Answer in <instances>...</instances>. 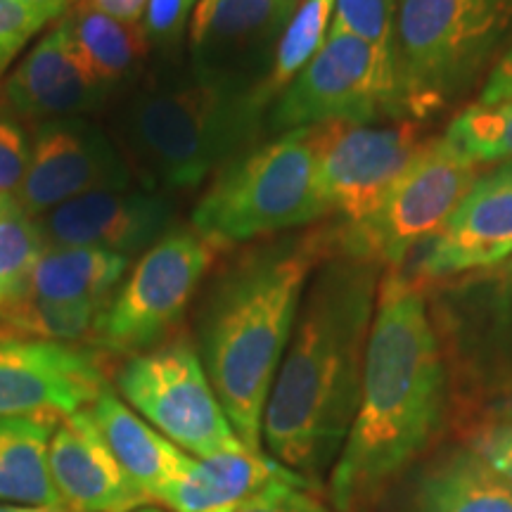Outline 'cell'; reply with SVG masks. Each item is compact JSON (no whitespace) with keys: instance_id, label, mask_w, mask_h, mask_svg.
Segmentation results:
<instances>
[{"instance_id":"37","label":"cell","mask_w":512,"mask_h":512,"mask_svg":"<svg viewBox=\"0 0 512 512\" xmlns=\"http://www.w3.org/2000/svg\"><path fill=\"white\" fill-rule=\"evenodd\" d=\"M0 512H69L67 508H50V505H19L0 503Z\"/></svg>"},{"instance_id":"41","label":"cell","mask_w":512,"mask_h":512,"mask_svg":"<svg viewBox=\"0 0 512 512\" xmlns=\"http://www.w3.org/2000/svg\"><path fill=\"white\" fill-rule=\"evenodd\" d=\"M5 304V299H3V294H0V306H3Z\"/></svg>"},{"instance_id":"3","label":"cell","mask_w":512,"mask_h":512,"mask_svg":"<svg viewBox=\"0 0 512 512\" xmlns=\"http://www.w3.org/2000/svg\"><path fill=\"white\" fill-rule=\"evenodd\" d=\"M337 252L335 226L256 245L233 259L204 297L200 358L242 444L264 451L261 427L311 275Z\"/></svg>"},{"instance_id":"39","label":"cell","mask_w":512,"mask_h":512,"mask_svg":"<svg viewBox=\"0 0 512 512\" xmlns=\"http://www.w3.org/2000/svg\"><path fill=\"white\" fill-rule=\"evenodd\" d=\"M498 268H501V271H505V273H512V256H510L508 261H505L503 266H498Z\"/></svg>"},{"instance_id":"25","label":"cell","mask_w":512,"mask_h":512,"mask_svg":"<svg viewBox=\"0 0 512 512\" xmlns=\"http://www.w3.org/2000/svg\"><path fill=\"white\" fill-rule=\"evenodd\" d=\"M64 22L81 60L110 93L112 88L131 81L150 55L152 46L143 24L121 22L95 10L86 0H79L64 15Z\"/></svg>"},{"instance_id":"32","label":"cell","mask_w":512,"mask_h":512,"mask_svg":"<svg viewBox=\"0 0 512 512\" xmlns=\"http://www.w3.org/2000/svg\"><path fill=\"white\" fill-rule=\"evenodd\" d=\"M197 3L200 0H150L143 17V29L150 46L176 48L188 29Z\"/></svg>"},{"instance_id":"27","label":"cell","mask_w":512,"mask_h":512,"mask_svg":"<svg viewBox=\"0 0 512 512\" xmlns=\"http://www.w3.org/2000/svg\"><path fill=\"white\" fill-rule=\"evenodd\" d=\"M46 245L41 221L31 216L15 195L0 192V294L5 304L24 292L31 268Z\"/></svg>"},{"instance_id":"35","label":"cell","mask_w":512,"mask_h":512,"mask_svg":"<svg viewBox=\"0 0 512 512\" xmlns=\"http://www.w3.org/2000/svg\"><path fill=\"white\" fill-rule=\"evenodd\" d=\"M512 102V46L498 57L494 69L486 76L477 105H503Z\"/></svg>"},{"instance_id":"16","label":"cell","mask_w":512,"mask_h":512,"mask_svg":"<svg viewBox=\"0 0 512 512\" xmlns=\"http://www.w3.org/2000/svg\"><path fill=\"white\" fill-rule=\"evenodd\" d=\"M512 256V159L484 171L446 226L425 242L411 278L439 285L460 275L491 271Z\"/></svg>"},{"instance_id":"40","label":"cell","mask_w":512,"mask_h":512,"mask_svg":"<svg viewBox=\"0 0 512 512\" xmlns=\"http://www.w3.org/2000/svg\"><path fill=\"white\" fill-rule=\"evenodd\" d=\"M136 512H164V510L155 508V505H145V508H140V510H136Z\"/></svg>"},{"instance_id":"1","label":"cell","mask_w":512,"mask_h":512,"mask_svg":"<svg viewBox=\"0 0 512 512\" xmlns=\"http://www.w3.org/2000/svg\"><path fill=\"white\" fill-rule=\"evenodd\" d=\"M382 273L380 264L342 249L313 271L268 394L261 444L316 489L358 411Z\"/></svg>"},{"instance_id":"10","label":"cell","mask_w":512,"mask_h":512,"mask_svg":"<svg viewBox=\"0 0 512 512\" xmlns=\"http://www.w3.org/2000/svg\"><path fill=\"white\" fill-rule=\"evenodd\" d=\"M399 117L403 107L394 62L330 24L323 48L273 100L266 126L280 136L332 121L370 124Z\"/></svg>"},{"instance_id":"31","label":"cell","mask_w":512,"mask_h":512,"mask_svg":"<svg viewBox=\"0 0 512 512\" xmlns=\"http://www.w3.org/2000/svg\"><path fill=\"white\" fill-rule=\"evenodd\" d=\"M235 512H335L320 501L318 489L304 477L280 479Z\"/></svg>"},{"instance_id":"9","label":"cell","mask_w":512,"mask_h":512,"mask_svg":"<svg viewBox=\"0 0 512 512\" xmlns=\"http://www.w3.org/2000/svg\"><path fill=\"white\" fill-rule=\"evenodd\" d=\"M119 396L192 458L245 446L211 387L200 351L185 337L128 356L117 373Z\"/></svg>"},{"instance_id":"7","label":"cell","mask_w":512,"mask_h":512,"mask_svg":"<svg viewBox=\"0 0 512 512\" xmlns=\"http://www.w3.org/2000/svg\"><path fill=\"white\" fill-rule=\"evenodd\" d=\"M482 174L484 164L446 138L427 140L373 216L358 226H335L337 249L375 261L384 271L401 268L415 247L446 226Z\"/></svg>"},{"instance_id":"13","label":"cell","mask_w":512,"mask_h":512,"mask_svg":"<svg viewBox=\"0 0 512 512\" xmlns=\"http://www.w3.org/2000/svg\"><path fill=\"white\" fill-rule=\"evenodd\" d=\"M302 0H200L188 24L190 74L259 91Z\"/></svg>"},{"instance_id":"26","label":"cell","mask_w":512,"mask_h":512,"mask_svg":"<svg viewBox=\"0 0 512 512\" xmlns=\"http://www.w3.org/2000/svg\"><path fill=\"white\" fill-rule=\"evenodd\" d=\"M332 12H335V0H302L299 3L297 12L280 36L271 69L259 88L261 100L266 102L268 110H271L273 100L290 86L294 76L302 72L313 60V55L323 48L325 38L330 34Z\"/></svg>"},{"instance_id":"38","label":"cell","mask_w":512,"mask_h":512,"mask_svg":"<svg viewBox=\"0 0 512 512\" xmlns=\"http://www.w3.org/2000/svg\"><path fill=\"white\" fill-rule=\"evenodd\" d=\"M496 418L512 420V394L505 396V399L496 406Z\"/></svg>"},{"instance_id":"6","label":"cell","mask_w":512,"mask_h":512,"mask_svg":"<svg viewBox=\"0 0 512 512\" xmlns=\"http://www.w3.org/2000/svg\"><path fill=\"white\" fill-rule=\"evenodd\" d=\"M325 216L311 128H297L223 166L192 209V228L223 252Z\"/></svg>"},{"instance_id":"15","label":"cell","mask_w":512,"mask_h":512,"mask_svg":"<svg viewBox=\"0 0 512 512\" xmlns=\"http://www.w3.org/2000/svg\"><path fill=\"white\" fill-rule=\"evenodd\" d=\"M105 387L93 349L0 337V418H64L93 406Z\"/></svg>"},{"instance_id":"14","label":"cell","mask_w":512,"mask_h":512,"mask_svg":"<svg viewBox=\"0 0 512 512\" xmlns=\"http://www.w3.org/2000/svg\"><path fill=\"white\" fill-rule=\"evenodd\" d=\"M133 169L107 131L88 119H60L38 126L17 202L31 216L95 190H124Z\"/></svg>"},{"instance_id":"23","label":"cell","mask_w":512,"mask_h":512,"mask_svg":"<svg viewBox=\"0 0 512 512\" xmlns=\"http://www.w3.org/2000/svg\"><path fill=\"white\" fill-rule=\"evenodd\" d=\"M131 259L102 247L46 245L31 268L27 297L55 304H95L105 309Z\"/></svg>"},{"instance_id":"4","label":"cell","mask_w":512,"mask_h":512,"mask_svg":"<svg viewBox=\"0 0 512 512\" xmlns=\"http://www.w3.org/2000/svg\"><path fill=\"white\" fill-rule=\"evenodd\" d=\"M259 91L219 86L188 74L152 79L128 100L121 136L133 174L169 190H190L252 150L266 131Z\"/></svg>"},{"instance_id":"24","label":"cell","mask_w":512,"mask_h":512,"mask_svg":"<svg viewBox=\"0 0 512 512\" xmlns=\"http://www.w3.org/2000/svg\"><path fill=\"white\" fill-rule=\"evenodd\" d=\"M57 420L55 415L0 418V503L64 508L48 465Z\"/></svg>"},{"instance_id":"28","label":"cell","mask_w":512,"mask_h":512,"mask_svg":"<svg viewBox=\"0 0 512 512\" xmlns=\"http://www.w3.org/2000/svg\"><path fill=\"white\" fill-rule=\"evenodd\" d=\"M444 138L477 164L512 159V102L472 105L451 121Z\"/></svg>"},{"instance_id":"2","label":"cell","mask_w":512,"mask_h":512,"mask_svg":"<svg viewBox=\"0 0 512 512\" xmlns=\"http://www.w3.org/2000/svg\"><path fill=\"white\" fill-rule=\"evenodd\" d=\"M448 401V361L425 287L382 273L358 411L328 475L335 512H366L430 446Z\"/></svg>"},{"instance_id":"29","label":"cell","mask_w":512,"mask_h":512,"mask_svg":"<svg viewBox=\"0 0 512 512\" xmlns=\"http://www.w3.org/2000/svg\"><path fill=\"white\" fill-rule=\"evenodd\" d=\"M332 27L361 38L377 55L394 62L396 0H335Z\"/></svg>"},{"instance_id":"36","label":"cell","mask_w":512,"mask_h":512,"mask_svg":"<svg viewBox=\"0 0 512 512\" xmlns=\"http://www.w3.org/2000/svg\"><path fill=\"white\" fill-rule=\"evenodd\" d=\"M86 3L93 5L95 10L105 12V15L121 19V22L140 24L150 0H86Z\"/></svg>"},{"instance_id":"21","label":"cell","mask_w":512,"mask_h":512,"mask_svg":"<svg viewBox=\"0 0 512 512\" xmlns=\"http://www.w3.org/2000/svg\"><path fill=\"white\" fill-rule=\"evenodd\" d=\"M401 512H512V484L465 444L415 472Z\"/></svg>"},{"instance_id":"22","label":"cell","mask_w":512,"mask_h":512,"mask_svg":"<svg viewBox=\"0 0 512 512\" xmlns=\"http://www.w3.org/2000/svg\"><path fill=\"white\" fill-rule=\"evenodd\" d=\"M88 408L126 475L150 498V503H159L164 491L190 467V453L140 418L110 387L102 389Z\"/></svg>"},{"instance_id":"30","label":"cell","mask_w":512,"mask_h":512,"mask_svg":"<svg viewBox=\"0 0 512 512\" xmlns=\"http://www.w3.org/2000/svg\"><path fill=\"white\" fill-rule=\"evenodd\" d=\"M57 19L60 17L55 12L36 8L24 0H0V81L17 55Z\"/></svg>"},{"instance_id":"8","label":"cell","mask_w":512,"mask_h":512,"mask_svg":"<svg viewBox=\"0 0 512 512\" xmlns=\"http://www.w3.org/2000/svg\"><path fill=\"white\" fill-rule=\"evenodd\" d=\"M216 254L195 228H171L140 256L105 306L91 344L107 354L136 356L169 339Z\"/></svg>"},{"instance_id":"18","label":"cell","mask_w":512,"mask_h":512,"mask_svg":"<svg viewBox=\"0 0 512 512\" xmlns=\"http://www.w3.org/2000/svg\"><path fill=\"white\" fill-rule=\"evenodd\" d=\"M174 223V207L150 188L95 190L41 216L48 245H86L110 252H147Z\"/></svg>"},{"instance_id":"19","label":"cell","mask_w":512,"mask_h":512,"mask_svg":"<svg viewBox=\"0 0 512 512\" xmlns=\"http://www.w3.org/2000/svg\"><path fill=\"white\" fill-rule=\"evenodd\" d=\"M48 465L69 512H136L150 505L102 437L91 408L57 420Z\"/></svg>"},{"instance_id":"12","label":"cell","mask_w":512,"mask_h":512,"mask_svg":"<svg viewBox=\"0 0 512 512\" xmlns=\"http://www.w3.org/2000/svg\"><path fill=\"white\" fill-rule=\"evenodd\" d=\"M434 290L441 344L472 387L512 394V273L501 268L460 275Z\"/></svg>"},{"instance_id":"33","label":"cell","mask_w":512,"mask_h":512,"mask_svg":"<svg viewBox=\"0 0 512 512\" xmlns=\"http://www.w3.org/2000/svg\"><path fill=\"white\" fill-rule=\"evenodd\" d=\"M31 145L8 112L0 110V192L17 195L29 166Z\"/></svg>"},{"instance_id":"34","label":"cell","mask_w":512,"mask_h":512,"mask_svg":"<svg viewBox=\"0 0 512 512\" xmlns=\"http://www.w3.org/2000/svg\"><path fill=\"white\" fill-rule=\"evenodd\" d=\"M467 446L512 484V420L496 418L477 427Z\"/></svg>"},{"instance_id":"17","label":"cell","mask_w":512,"mask_h":512,"mask_svg":"<svg viewBox=\"0 0 512 512\" xmlns=\"http://www.w3.org/2000/svg\"><path fill=\"white\" fill-rule=\"evenodd\" d=\"M107 91L81 60L67 22L60 17L22 62L5 76L0 88V110L12 119L60 121L79 119L98 110Z\"/></svg>"},{"instance_id":"11","label":"cell","mask_w":512,"mask_h":512,"mask_svg":"<svg viewBox=\"0 0 512 512\" xmlns=\"http://www.w3.org/2000/svg\"><path fill=\"white\" fill-rule=\"evenodd\" d=\"M318 185L337 226H358L375 214L427 140L418 121L368 126L332 121L311 128Z\"/></svg>"},{"instance_id":"5","label":"cell","mask_w":512,"mask_h":512,"mask_svg":"<svg viewBox=\"0 0 512 512\" xmlns=\"http://www.w3.org/2000/svg\"><path fill=\"white\" fill-rule=\"evenodd\" d=\"M512 36V0H396L403 117L422 121L472 88Z\"/></svg>"},{"instance_id":"20","label":"cell","mask_w":512,"mask_h":512,"mask_svg":"<svg viewBox=\"0 0 512 512\" xmlns=\"http://www.w3.org/2000/svg\"><path fill=\"white\" fill-rule=\"evenodd\" d=\"M299 477L264 451L240 446L192 458L188 470L159 498L171 512H235L249 498L280 482Z\"/></svg>"}]
</instances>
